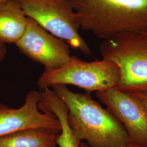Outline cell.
Returning <instances> with one entry per match:
<instances>
[{
	"mask_svg": "<svg viewBox=\"0 0 147 147\" xmlns=\"http://www.w3.org/2000/svg\"><path fill=\"white\" fill-rule=\"evenodd\" d=\"M68 109V121L74 136L89 147H127L130 143L121 122L90 93H74L65 84L52 87Z\"/></svg>",
	"mask_w": 147,
	"mask_h": 147,
	"instance_id": "6da1fadb",
	"label": "cell"
},
{
	"mask_svg": "<svg viewBox=\"0 0 147 147\" xmlns=\"http://www.w3.org/2000/svg\"><path fill=\"white\" fill-rule=\"evenodd\" d=\"M80 28L105 39L147 32V0H71Z\"/></svg>",
	"mask_w": 147,
	"mask_h": 147,
	"instance_id": "7a4b0ae2",
	"label": "cell"
},
{
	"mask_svg": "<svg viewBox=\"0 0 147 147\" xmlns=\"http://www.w3.org/2000/svg\"><path fill=\"white\" fill-rule=\"evenodd\" d=\"M102 59L116 64L120 79L116 89L135 93L147 91V32H125L100 45Z\"/></svg>",
	"mask_w": 147,
	"mask_h": 147,
	"instance_id": "3957f363",
	"label": "cell"
},
{
	"mask_svg": "<svg viewBox=\"0 0 147 147\" xmlns=\"http://www.w3.org/2000/svg\"><path fill=\"white\" fill-rule=\"evenodd\" d=\"M119 79V69L112 61L102 59L88 62L73 56L59 68L45 69L37 84L42 89L56 84H71L91 93L116 88Z\"/></svg>",
	"mask_w": 147,
	"mask_h": 147,
	"instance_id": "277c9868",
	"label": "cell"
},
{
	"mask_svg": "<svg viewBox=\"0 0 147 147\" xmlns=\"http://www.w3.org/2000/svg\"><path fill=\"white\" fill-rule=\"evenodd\" d=\"M27 17L86 55L92 51L79 33L80 24L69 0H16Z\"/></svg>",
	"mask_w": 147,
	"mask_h": 147,
	"instance_id": "5b68a950",
	"label": "cell"
},
{
	"mask_svg": "<svg viewBox=\"0 0 147 147\" xmlns=\"http://www.w3.org/2000/svg\"><path fill=\"white\" fill-rule=\"evenodd\" d=\"M15 44L20 53L42 64L45 69L59 68L71 57L67 42L53 36L28 17L26 31Z\"/></svg>",
	"mask_w": 147,
	"mask_h": 147,
	"instance_id": "8992f818",
	"label": "cell"
},
{
	"mask_svg": "<svg viewBox=\"0 0 147 147\" xmlns=\"http://www.w3.org/2000/svg\"><path fill=\"white\" fill-rule=\"evenodd\" d=\"M125 129L130 143L147 147V108L131 93L113 88L95 93Z\"/></svg>",
	"mask_w": 147,
	"mask_h": 147,
	"instance_id": "52a82bcc",
	"label": "cell"
},
{
	"mask_svg": "<svg viewBox=\"0 0 147 147\" xmlns=\"http://www.w3.org/2000/svg\"><path fill=\"white\" fill-rule=\"evenodd\" d=\"M40 99L41 92L33 90L27 94L24 104L18 109L0 103V137L32 128H44L61 133V127L57 117L39 110Z\"/></svg>",
	"mask_w": 147,
	"mask_h": 147,
	"instance_id": "ba28073f",
	"label": "cell"
},
{
	"mask_svg": "<svg viewBox=\"0 0 147 147\" xmlns=\"http://www.w3.org/2000/svg\"><path fill=\"white\" fill-rule=\"evenodd\" d=\"M27 17L16 0L0 3V43L16 44L26 29Z\"/></svg>",
	"mask_w": 147,
	"mask_h": 147,
	"instance_id": "9c48e42d",
	"label": "cell"
},
{
	"mask_svg": "<svg viewBox=\"0 0 147 147\" xmlns=\"http://www.w3.org/2000/svg\"><path fill=\"white\" fill-rule=\"evenodd\" d=\"M59 134L44 128L22 130L1 137L0 147H56Z\"/></svg>",
	"mask_w": 147,
	"mask_h": 147,
	"instance_id": "30bf717a",
	"label": "cell"
},
{
	"mask_svg": "<svg viewBox=\"0 0 147 147\" xmlns=\"http://www.w3.org/2000/svg\"><path fill=\"white\" fill-rule=\"evenodd\" d=\"M50 111L57 117L61 127L56 140L59 147H80L81 142L74 136L69 125L67 106L62 102H57L51 106Z\"/></svg>",
	"mask_w": 147,
	"mask_h": 147,
	"instance_id": "8fae6325",
	"label": "cell"
},
{
	"mask_svg": "<svg viewBox=\"0 0 147 147\" xmlns=\"http://www.w3.org/2000/svg\"><path fill=\"white\" fill-rule=\"evenodd\" d=\"M144 104L147 108V91L131 93Z\"/></svg>",
	"mask_w": 147,
	"mask_h": 147,
	"instance_id": "7c38bea8",
	"label": "cell"
},
{
	"mask_svg": "<svg viewBox=\"0 0 147 147\" xmlns=\"http://www.w3.org/2000/svg\"><path fill=\"white\" fill-rule=\"evenodd\" d=\"M7 53V49L5 44L0 43V62H2L5 58Z\"/></svg>",
	"mask_w": 147,
	"mask_h": 147,
	"instance_id": "4fadbf2b",
	"label": "cell"
},
{
	"mask_svg": "<svg viewBox=\"0 0 147 147\" xmlns=\"http://www.w3.org/2000/svg\"><path fill=\"white\" fill-rule=\"evenodd\" d=\"M80 147H89V146H87V144L85 143H82L81 142V144L80 145ZM127 147H145V146H138L136 144H135L134 143H130L129 144V145L127 146Z\"/></svg>",
	"mask_w": 147,
	"mask_h": 147,
	"instance_id": "5bb4252c",
	"label": "cell"
},
{
	"mask_svg": "<svg viewBox=\"0 0 147 147\" xmlns=\"http://www.w3.org/2000/svg\"><path fill=\"white\" fill-rule=\"evenodd\" d=\"M3 1H5V0H0V3H1L2 2H3Z\"/></svg>",
	"mask_w": 147,
	"mask_h": 147,
	"instance_id": "9a60e30c",
	"label": "cell"
},
{
	"mask_svg": "<svg viewBox=\"0 0 147 147\" xmlns=\"http://www.w3.org/2000/svg\"><path fill=\"white\" fill-rule=\"evenodd\" d=\"M69 1H71V0H69Z\"/></svg>",
	"mask_w": 147,
	"mask_h": 147,
	"instance_id": "2e32d148",
	"label": "cell"
}]
</instances>
